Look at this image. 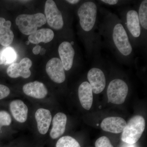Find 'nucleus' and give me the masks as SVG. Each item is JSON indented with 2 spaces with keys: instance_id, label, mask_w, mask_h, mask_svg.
<instances>
[{
  "instance_id": "1",
  "label": "nucleus",
  "mask_w": 147,
  "mask_h": 147,
  "mask_svg": "<svg viewBox=\"0 0 147 147\" xmlns=\"http://www.w3.org/2000/svg\"><path fill=\"white\" fill-rule=\"evenodd\" d=\"M98 30L102 46L108 48L120 63L133 64V48L119 16L104 8H98Z\"/></svg>"
},
{
  "instance_id": "2",
  "label": "nucleus",
  "mask_w": 147,
  "mask_h": 147,
  "mask_svg": "<svg viewBox=\"0 0 147 147\" xmlns=\"http://www.w3.org/2000/svg\"><path fill=\"white\" fill-rule=\"evenodd\" d=\"M76 14L79 19V35L87 56L94 58L100 55L102 47L98 30V8L93 1H82L78 5Z\"/></svg>"
},
{
  "instance_id": "3",
  "label": "nucleus",
  "mask_w": 147,
  "mask_h": 147,
  "mask_svg": "<svg viewBox=\"0 0 147 147\" xmlns=\"http://www.w3.org/2000/svg\"><path fill=\"white\" fill-rule=\"evenodd\" d=\"M118 12L133 48L142 47L141 28L136 8L125 6L119 9Z\"/></svg>"
},
{
  "instance_id": "4",
  "label": "nucleus",
  "mask_w": 147,
  "mask_h": 147,
  "mask_svg": "<svg viewBox=\"0 0 147 147\" xmlns=\"http://www.w3.org/2000/svg\"><path fill=\"white\" fill-rule=\"evenodd\" d=\"M146 121L142 116H134L131 117L124 129L121 140L126 144H134L142 137L145 130Z\"/></svg>"
},
{
  "instance_id": "5",
  "label": "nucleus",
  "mask_w": 147,
  "mask_h": 147,
  "mask_svg": "<svg viewBox=\"0 0 147 147\" xmlns=\"http://www.w3.org/2000/svg\"><path fill=\"white\" fill-rule=\"evenodd\" d=\"M44 14L38 13L34 14H23L18 15L16 19V25L20 31L26 35H30L37 30L38 28L46 24Z\"/></svg>"
},
{
  "instance_id": "6",
  "label": "nucleus",
  "mask_w": 147,
  "mask_h": 147,
  "mask_svg": "<svg viewBox=\"0 0 147 147\" xmlns=\"http://www.w3.org/2000/svg\"><path fill=\"white\" fill-rule=\"evenodd\" d=\"M94 59V65L88 71L87 78L93 93L98 94L102 92L106 87V78L103 69L100 66L102 59L100 55H97Z\"/></svg>"
},
{
  "instance_id": "7",
  "label": "nucleus",
  "mask_w": 147,
  "mask_h": 147,
  "mask_svg": "<svg viewBox=\"0 0 147 147\" xmlns=\"http://www.w3.org/2000/svg\"><path fill=\"white\" fill-rule=\"evenodd\" d=\"M129 90L128 84L123 79L119 78L112 79L108 84L106 91L108 102L117 105L123 104Z\"/></svg>"
},
{
  "instance_id": "8",
  "label": "nucleus",
  "mask_w": 147,
  "mask_h": 147,
  "mask_svg": "<svg viewBox=\"0 0 147 147\" xmlns=\"http://www.w3.org/2000/svg\"><path fill=\"white\" fill-rule=\"evenodd\" d=\"M45 16L48 25L55 30L60 31L65 25L63 13L55 2L53 0H47L45 6Z\"/></svg>"
},
{
  "instance_id": "9",
  "label": "nucleus",
  "mask_w": 147,
  "mask_h": 147,
  "mask_svg": "<svg viewBox=\"0 0 147 147\" xmlns=\"http://www.w3.org/2000/svg\"><path fill=\"white\" fill-rule=\"evenodd\" d=\"M71 42L65 40L58 47V53L65 70L69 71L73 67L76 57V51Z\"/></svg>"
},
{
  "instance_id": "10",
  "label": "nucleus",
  "mask_w": 147,
  "mask_h": 147,
  "mask_svg": "<svg viewBox=\"0 0 147 147\" xmlns=\"http://www.w3.org/2000/svg\"><path fill=\"white\" fill-rule=\"evenodd\" d=\"M46 71L50 79L55 83L61 84L65 81V70L59 58L53 57L48 61Z\"/></svg>"
},
{
  "instance_id": "11",
  "label": "nucleus",
  "mask_w": 147,
  "mask_h": 147,
  "mask_svg": "<svg viewBox=\"0 0 147 147\" xmlns=\"http://www.w3.org/2000/svg\"><path fill=\"white\" fill-rule=\"evenodd\" d=\"M32 63L28 58L22 59L19 63H13L11 64L7 70L8 76L11 78L23 77L24 79L28 78L31 76L30 68Z\"/></svg>"
},
{
  "instance_id": "12",
  "label": "nucleus",
  "mask_w": 147,
  "mask_h": 147,
  "mask_svg": "<svg viewBox=\"0 0 147 147\" xmlns=\"http://www.w3.org/2000/svg\"><path fill=\"white\" fill-rule=\"evenodd\" d=\"M136 7L141 30L142 47H147V1L142 0L137 2Z\"/></svg>"
},
{
  "instance_id": "13",
  "label": "nucleus",
  "mask_w": 147,
  "mask_h": 147,
  "mask_svg": "<svg viewBox=\"0 0 147 147\" xmlns=\"http://www.w3.org/2000/svg\"><path fill=\"white\" fill-rule=\"evenodd\" d=\"M35 118L40 134L42 135L47 134L53 119L50 110L43 108L37 109L35 113Z\"/></svg>"
},
{
  "instance_id": "14",
  "label": "nucleus",
  "mask_w": 147,
  "mask_h": 147,
  "mask_svg": "<svg viewBox=\"0 0 147 147\" xmlns=\"http://www.w3.org/2000/svg\"><path fill=\"white\" fill-rule=\"evenodd\" d=\"M23 90L25 94L36 99H43L48 94L47 88L44 84L37 81L24 85Z\"/></svg>"
},
{
  "instance_id": "15",
  "label": "nucleus",
  "mask_w": 147,
  "mask_h": 147,
  "mask_svg": "<svg viewBox=\"0 0 147 147\" xmlns=\"http://www.w3.org/2000/svg\"><path fill=\"white\" fill-rule=\"evenodd\" d=\"M127 123L122 118L118 117L105 118L100 124V127L103 131L114 134H119L123 131Z\"/></svg>"
},
{
  "instance_id": "16",
  "label": "nucleus",
  "mask_w": 147,
  "mask_h": 147,
  "mask_svg": "<svg viewBox=\"0 0 147 147\" xmlns=\"http://www.w3.org/2000/svg\"><path fill=\"white\" fill-rule=\"evenodd\" d=\"M9 109L11 115L16 121L20 123L26 121L28 109L24 101L20 99L12 100L9 103Z\"/></svg>"
},
{
  "instance_id": "17",
  "label": "nucleus",
  "mask_w": 147,
  "mask_h": 147,
  "mask_svg": "<svg viewBox=\"0 0 147 147\" xmlns=\"http://www.w3.org/2000/svg\"><path fill=\"white\" fill-rule=\"evenodd\" d=\"M78 96L82 107L86 110H90L93 103V92L88 81H84L79 85L78 90Z\"/></svg>"
},
{
  "instance_id": "18",
  "label": "nucleus",
  "mask_w": 147,
  "mask_h": 147,
  "mask_svg": "<svg viewBox=\"0 0 147 147\" xmlns=\"http://www.w3.org/2000/svg\"><path fill=\"white\" fill-rule=\"evenodd\" d=\"M67 117L64 113H58L52 119V127L50 131V137L52 139H57L65 131Z\"/></svg>"
},
{
  "instance_id": "19",
  "label": "nucleus",
  "mask_w": 147,
  "mask_h": 147,
  "mask_svg": "<svg viewBox=\"0 0 147 147\" xmlns=\"http://www.w3.org/2000/svg\"><path fill=\"white\" fill-rule=\"evenodd\" d=\"M11 22L0 17V44L8 47L12 43L14 38L13 32L11 30Z\"/></svg>"
},
{
  "instance_id": "20",
  "label": "nucleus",
  "mask_w": 147,
  "mask_h": 147,
  "mask_svg": "<svg viewBox=\"0 0 147 147\" xmlns=\"http://www.w3.org/2000/svg\"><path fill=\"white\" fill-rule=\"evenodd\" d=\"M55 37L53 30L49 28H42L37 30L29 35V42L33 44H38L40 42L47 43L52 41Z\"/></svg>"
},
{
  "instance_id": "21",
  "label": "nucleus",
  "mask_w": 147,
  "mask_h": 147,
  "mask_svg": "<svg viewBox=\"0 0 147 147\" xmlns=\"http://www.w3.org/2000/svg\"><path fill=\"white\" fill-rule=\"evenodd\" d=\"M17 58L16 51L11 47H4L0 50V65L13 63Z\"/></svg>"
},
{
  "instance_id": "22",
  "label": "nucleus",
  "mask_w": 147,
  "mask_h": 147,
  "mask_svg": "<svg viewBox=\"0 0 147 147\" xmlns=\"http://www.w3.org/2000/svg\"><path fill=\"white\" fill-rule=\"evenodd\" d=\"M56 147H81L78 142L71 137L64 136L58 140Z\"/></svg>"
},
{
  "instance_id": "23",
  "label": "nucleus",
  "mask_w": 147,
  "mask_h": 147,
  "mask_svg": "<svg viewBox=\"0 0 147 147\" xmlns=\"http://www.w3.org/2000/svg\"><path fill=\"white\" fill-rule=\"evenodd\" d=\"M102 4L109 6L124 7L135 2V1H122V0H100L98 1Z\"/></svg>"
},
{
  "instance_id": "24",
  "label": "nucleus",
  "mask_w": 147,
  "mask_h": 147,
  "mask_svg": "<svg viewBox=\"0 0 147 147\" xmlns=\"http://www.w3.org/2000/svg\"><path fill=\"white\" fill-rule=\"evenodd\" d=\"M12 122L10 114L5 110L0 111V125L2 126H9Z\"/></svg>"
},
{
  "instance_id": "25",
  "label": "nucleus",
  "mask_w": 147,
  "mask_h": 147,
  "mask_svg": "<svg viewBox=\"0 0 147 147\" xmlns=\"http://www.w3.org/2000/svg\"><path fill=\"white\" fill-rule=\"evenodd\" d=\"M96 147H114L110 139L105 136L98 138L95 142Z\"/></svg>"
},
{
  "instance_id": "26",
  "label": "nucleus",
  "mask_w": 147,
  "mask_h": 147,
  "mask_svg": "<svg viewBox=\"0 0 147 147\" xmlns=\"http://www.w3.org/2000/svg\"><path fill=\"white\" fill-rule=\"evenodd\" d=\"M10 93V90L8 87L0 84V100L7 97Z\"/></svg>"
},
{
  "instance_id": "27",
  "label": "nucleus",
  "mask_w": 147,
  "mask_h": 147,
  "mask_svg": "<svg viewBox=\"0 0 147 147\" xmlns=\"http://www.w3.org/2000/svg\"><path fill=\"white\" fill-rule=\"evenodd\" d=\"M67 3H68L71 5H78L82 2V1L80 0H67L65 1Z\"/></svg>"
},
{
  "instance_id": "28",
  "label": "nucleus",
  "mask_w": 147,
  "mask_h": 147,
  "mask_svg": "<svg viewBox=\"0 0 147 147\" xmlns=\"http://www.w3.org/2000/svg\"><path fill=\"white\" fill-rule=\"evenodd\" d=\"M42 48L41 46L39 45H36L33 48L32 52L35 55H38L40 54V49Z\"/></svg>"
},
{
  "instance_id": "29",
  "label": "nucleus",
  "mask_w": 147,
  "mask_h": 147,
  "mask_svg": "<svg viewBox=\"0 0 147 147\" xmlns=\"http://www.w3.org/2000/svg\"><path fill=\"white\" fill-rule=\"evenodd\" d=\"M45 52H46V50H45V48H41V49H40V54L41 55H44L45 54Z\"/></svg>"
},
{
  "instance_id": "30",
  "label": "nucleus",
  "mask_w": 147,
  "mask_h": 147,
  "mask_svg": "<svg viewBox=\"0 0 147 147\" xmlns=\"http://www.w3.org/2000/svg\"><path fill=\"white\" fill-rule=\"evenodd\" d=\"M122 147H134V144H126L123 145V146Z\"/></svg>"
},
{
  "instance_id": "31",
  "label": "nucleus",
  "mask_w": 147,
  "mask_h": 147,
  "mask_svg": "<svg viewBox=\"0 0 147 147\" xmlns=\"http://www.w3.org/2000/svg\"><path fill=\"white\" fill-rule=\"evenodd\" d=\"M26 44L27 45H29V44H30V42H29V41H26Z\"/></svg>"
},
{
  "instance_id": "32",
  "label": "nucleus",
  "mask_w": 147,
  "mask_h": 147,
  "mask_svg": "<svg viewBox=\"0 0 147 147\" xmlns=\"http://www.w3.org/2000/svg\"><path fill=\"white\" fill-rule=\"evenodd\" d=\"M2 127V126L0 125V131H1V129Z\"/></svg>"
}]
</instances>
